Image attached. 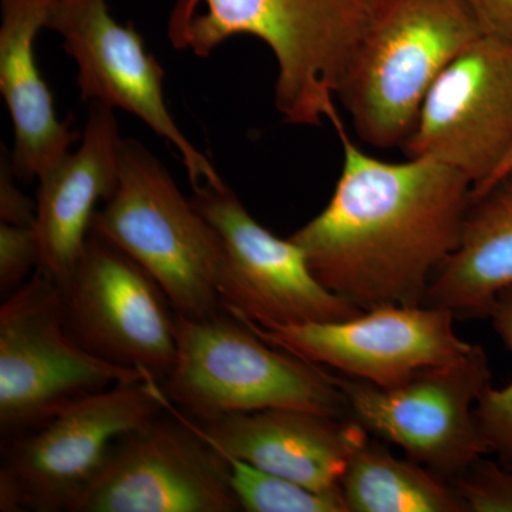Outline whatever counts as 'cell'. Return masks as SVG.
Instances as JSON below:
<instances>
[{
  "label": "cell",
  "mask_w": 512,
  "mask_h": 512,
  "mask_svg": "<svg viewBox=\"0 0 512 512\" xmlns=\"http://www.w3.org/2000/svg\"><path fill=\"white\" fill-rule=\"evenodd\" d=\"M488 318L512 352V286L498 293ZM478 427L490 447L504 463L512 464V383L503 389L488 386L474 409Z\"/></svg>",
  "instance_id": "44dd1931"
},
{
  "label": "cell",
  "mask_w": 512,
  "mask_h": 512,
  "mask_svg": "<svg viewBox=\"0 0 512 512\" xmlns=\"http://www.w3.org/2000/svg\"><path fill=\"white\" fill-rule=\"evenodd\" d=\"M39 266V245L33 227L0 224V296L2 302L19 291Z\"/></svg>",
  "instance_id": "603a6c76"
},
{
  "label": "cell",
  "mask_w": 512,
  "mask_h": 512,
  "mask_svg": "<svg viewBox=\"0 0 512 512\" xmlns=\"http://www.w3.org/2000/svg\"><path fill=\"white\" fill-rule=\"evenodd\" d=\"M191 426L215 450L320 493L340 490L353 448L367 431L350 419L295 409L231 414Z\"/></svg>",
  "instance_id": "9a60e30c"
},
{
  "label": "cell",
  "mask_w": 512,
  "mask_h": 512,
  "mask_svg": "<svg viewBox=\"0 0 512 512\" xmlns=\"http://www.w3.org/2000/svg\"><path fill=\"white\" fill-rule=\"evenodd\" d=\"M468 512H512V464L477 458L450 481Z\"/></svg>",
  "instance_id": "7402d4cb"
},
{
  "label": "cell",
  "mask_w": 512,
  "mask_h": 512,
  "mask_svg": "<svg viewBox=\"0 0 512 512\" xmlns=\"http://www.w3.org/2000/svg\"><path fill=\"white\" fill-rule=\"evenodd\" d=\"M512 286V173L467 212L460 242L431 279L426 305L458 319L484 318L498 293Z\"/></svg>",
  "instance_id": "ac0fdd59"
},
{
  "label": "cell",
  "mask_w": 512,
  "mask_h": 512,
  "mask_svg": "<svg viewBox=\"0 0 512 512\" xmlns=\"http://www.w3.org/2000/svg\"><path fill=\"white\" fill-rule=\"evenodd\" d=\"M90 231L137 262L177 315L207 319L224 311L220 235L138 141L121 143L119 183L94 214Z\"/></svg>",
  "instance_id": "5b68a950"
},
{
  "label": "cell",
  "mask_w": 512,
  "mask_h": 512,
  "mask_svg": "<svg viewBox=\"0 0 512 512\" xmlns=\"http://www.w3.org/2000/svg\"><path fill=\"white\" fill-rule=\"evenodd\" d=\"M483 35L464 0H379L339 93L357 136L403 146L440 74Z\"/></svg>",
  "instance_id": "3957f363"
},
{
  "label": "cell",
  "mask_w": 512,
  "mask_h": 512,
  "mask_svg": "<svg viewBox=\"0 0 512 512\" xmlns=\"http://www.w3.org/2000/svg\"><path fill=\"white\" fill-rule=\"evenodd\" d=\"M512 173V153L510 154V157L505 160V163L503 164V167L500 168V171H498L497 175H495L493 183H491L490 188L493 187V185L497 184L498 181L503 180L504 177H507L508 174ZM488 188V190H490ZM487 190V191H488ZM485 191V192H487Z\"/></svg>",
  "instance_id": "484cf974"
},
{
  "label": "cell",
  "mask_w": 512,
  "mask_h": 512,
  "mask_svg": "<svg viewBox=\"0 0 512 512\" xmlns=\"http://www.w3.org/2000/svg\"><path fill=\"white\" fill-rule=\"evenodd\" d=\"M487 35L512 43V0H464Z\"/></svg>",
  "instance_id": "d4e9b609"
},
{
  "label": "cell",
  "mask_w": 512,
  "mask_h": 512,
  "mask_svg": "<svg viewBox=\"0 0 512 512\" xmlns=\"http://www.w3.org/2000/svg\"><path fill=\"white\" fill-rule=\"evenodd\" d=\"M232 316L275 348L380 387L399 386L473 346L458 338L453 313L431 305L380 306L342 322L299 325H259Z\"/></svg>",
  "instance_id": "4fadbf2b"
},
{
  "label": "cell",
  "mask_w": 512,
  "mask_h": 512,
  "mask_svg": "<svg viewBox=\"0 0 512 512\" xmlns=\"http://www.w3.org/2000/svg\"><path fill=\"white\" fill-rule=\"evenodd\" d=\"M121 143L113 107L92 101L76 153L39 178L33 225L37 271L62 291L82 258L97 204L109 200L119 183Z\"/></svg>",
  "instance_id": "2e32d148"
},
{
  "label": "cell",
  "mask_w": 512,
  "mask_h": 512,
  "mask_svg": "<svg viewBox=\"0 0 512 512\" xmlns=\"http://www.w3.org/2000/svg\"><path fill=\"white\" fill-rule=\"evenodd\" d=\"M379 0H178L168 35L208 56L228 37L264 40L278 62L275 101L285 121L320 126L338 114L350 64Z\"/></svg>",
  "instance_id": "7a4b0ae2"
},
{
  "label": "cell",
  "mask_w": 512,
  "mask_h": 512,
  "mask_svg": "<svg viewBox=\"0 0 512 512\" xmlns=\"http://www.w3.org/2000/svg\"><path fill=\"white\" fill-rule=\"evenodd\" d=\"M343 170L325 210L291 239L313 275L360 311L426 305L431 279L460 242L473 183L437 161L389 163L360 151L339 114Z\"/></svg>",
  "instance_id": "6da1fadb"
},
{
  "label": "cell",
  "mask_w": 512,
  "mask_h": 512,
  "mask_svg": "<svg viewBox=\"0 0 512 512\" xmlns=\"http://www.w3.org/2000/svg\"><path fill=\"white\" fill-rule=\"evenodd\" d=\"M10 160L2 161L0 171V218L2 222L20 227H33L36 221V204L22 194L13 184Z\"/></svg>",
  "instance_id": "cb8c5ba5"
},
{
  "label": "cell",
  "mask_w": 512,
  "mask_h": 512,
  "mask_svg": "<svg viewBox=\"0 0 512 512\" xmlns=\"http://www.w3.org/2000/svg\"><path fill=\"white\" fill-rule=\"evenodd\" d=\"M63 298L67 328L93 355L160 383L173 369V305L137 262L100 235L90 231Z\"/></svg>",
  "instance_id": "7c38bea8"
},
{
  "label": "cell",
  "mask_w": 512,
  "mask_h": 512,
  "mask_svg": "<svg viewBox=\"0 0 512 512\" xmlns=\"http://www.w3.org/2000/svg\"><path fill=\"white\" fill-rule=\"evenodd\" d=\"M164 410L157 380L117 384L77 400L36 429L2 441L0 510L72 511L114 441Z\"/></svg>",
  "instance_id": "52a82bcc"
},
{
  "label": "cell",
  "mask_w": 512,
  "mask_h": 512,
  "mask_svg": "<svg viewBox=\"0 0 512 512\" xmlns=\"http://www.w3.org/2000/svg\"><path fill=\"white\" fill-rule=\"evenodd\" d=\"M192 204L224 245L222 309L259 325L342 322L363 311L313 275L305 252L256 222L224 183L197 188Z\"/></svg>",
  "instance_id": "30bf717a"
},
{
  "label": "cell",
  "mask_w": 512,
  "mask_h": 512,
  "mask_svg": "<svg viewBox=\"0 0 512 512\" xmlns=\"http://www.w3.org/2000/svg\"><path fill=\"white\" fill-rule=\"evenodd\" d=\"M160 386L197 423L266 409L349 419L332 373L269 345L225 311L207 319L177 315V355Z\"/></svg>",
  "instance_id": "277c9868"
},
{
  "label": "cell",
  "mask_w": 512,
  "mask_h": 512,
  "mask_svg": "<svg viewBox=\"0 0 512 512\" xmlns=\"http://www.w3.org/2000/svg\"><path fill=\"white\" fill-rule=\"evenodd\" d=\"M340 490L349 512H468L450 481L369 434L353 448Z\"/></svg>",
  "instance_id": "d6986e66"
},
{
  "label": "cell",
  "mask_w": 512,
  "mask_h": 512,
  "mask_svg": "<svg viewBox=\"0 0 512 512\" xmlns=\"http://www.w3.org/2000/svg\"><path fill=\"white\" fill-rule=\"evenodd\" d=\"M50 0H2L0 90L15 128L10 163L16 177H43L59 164L79 133L57 119L52 93L40 76L35 40L46 28Z\"/></svg>",
  "instance_id": "e0dca14e"
},
{
  "label": "cell",
  "mask_w": 512,
  "mask_h": 512,
  "mask_svg": "<svg viewBox=\"0 0 512 512\" xmlns=\"http://www.w3.org/2000/svg\"><path fill=\"white\" fill-rule=\"evenodd\" d=\"M231 468V485L242 511L349 512L342 491L320 493L221 453Z\"/></svg>",
  "instance_id": "ffe728a7"
},
{
  "label": "cell",
  "mask_w": 512,
  "mask_h": 512,
  "mask_svg": "<svg viewBox=\"0 0 512 512\" xmlns=\"http://www.w3.org/2000/svg\"><path fill=\"white\" fill-rule=\"evenodd\" d=\"M165 396V394H164ZM156 419L114 441L70 512H237L231 468L165 397Z\"/></svg>",
  "instance_id": "9c48e42d"
},
{
  "label": "cell",
  "mask_w": 512,
  "mask_h": 512,
  "mask_svg": "<svg viewBox=\"0 0 512 512\" xmlns=\"http://www.w3.org/2000/svg\"><path fill=\"white\" fill-rule=\"evenodd\" d=\"M332 379L346 397L350 420L447 481L490 453L473 409L491 384L490 362L480 345L396 387L333 373Z\"/></svg>",
  "instance_id": "ba28073f"
},
{
  "label": "cell",
  "mask_w": 512,
  "mask_h": 512,
  "mask_svg": "<svg viewBox=\"0 0 512 512\" xmlns=\"http://www.w3.org/2000/svg\"><path fill=\"white\" fill-rule=\"evenodd\" d=\"M46 28L63 37L64 49L76 60L83 100L120 107L170 141L183 158L194 190L224 183L175 124L165 104L164 70L156 57L147 52L131 23L114 20L107 0H50Z\"/></svg>",
  "instance_id": "5bb4252c"
},
{
  "label": "cell",
  "mask_w": 512,
  "mask_h": 512,
  "mask_svg": "<svg viewBox=\"0 0 512 512\" xmlns=\"http://www.w3.org/2000/svg\"><path fill=\"white\" fill-rule=\"evenodd\" d=\"M147 379L153 377L114 365L83 348L67 328L62 289L37 269L19 291L3 301L2 441L36 429L90 394Z\"/></svg>",
  "instance_id": "8992f818"
},
{
  "label": "cell",
  "mask_w": 512,
  "mask_h": 512,
  "mask_svg": "<svg viewBox=\"0 0 512 512\" xmlns=\"http://www.w3.org/2000/svg\"><path fill=\"white\" fill-rule=\"evenodd\" d=\"M402 147L460 171L483 195L512 153V43L485 33L448 64Z\"/></svg>",
  "instance_id": "8fae6325"
}]
</instances>
